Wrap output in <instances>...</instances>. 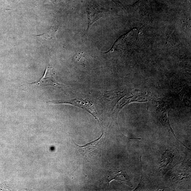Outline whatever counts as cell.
<instances>
[{"label":"cell","mask_w":191,"mask_h":191,"mask_svg":"<svg viewBox=\"0 0 191 191\" xmlns=\"http://www.w3.org/2000/svg\"><path fill=\"white\" fill-rule=\"evenodd\" d=\"M174 155L173 153L170 152V151H167L163 155V162H162V164L160 168L163 167H166L169 164L171 163L172 161L174 160Z\"/></svg>","instance_id":"obj_8"},{"label":"cell","mask_w":191,"mask_h":191,"mask_svg":"<svg viewBox=\"0 0 191 191\" xmlns=\"http://www.w3.org/2000/svg\"><path fill=\"white\" fill-rule=\"evenodd\" d=\"M76 59L78 62L79 64L81 65H84L85 64V56L83 55L80 53L78 54L76 56Z\"/></svg>","instance_id":"obj_9"},{"label":"cell","mask_w":191,"mask_h":191,"mask_svg":"<svg viewBox=\"0 0 191 191\" xmlns=\"http://www.w3.org/2000/svg\"><path fill=\"white\" fill-rule=\"evenodd\" d=\"M55 72L53 68L48 67L46 68L45 72L43 77L34 83H29L31 85L36 86H51L57 88H65L66 86L59 84L55 79Z\"/></svg>","instance_id":"obj_2"},{"label":"cell","mask_w":191,"mask_h":191,"mask_svg":"<svg viewBox=\"0 0 191 191\" xmlns=\"http://www.w3.org/2000/svg\"><path fill=\"white\" fill-rule=\"evenodd\" d=\"M87 17V28L86 33L88 32L91 26L99 19L102 18L106 13L105 9L99 5H90L86 10Z\"/></svg>","instance_id":"obj_3"},{"label":"cell","mask_w":191,"mask_h":191,"mask_svg":"<svg viewBox=\"0 0 191 191\" xmlns=\"http://www.w3.org/2000/svg\"><path fill=\"white\" fill-rule=\"evenodd\" d=\"M48 104H66L74 106L81 108L88 112L95 118L102 128L104 123L101 117L98 114L92 101L89 99H75L71 100H58L46 101Z\"/></svg>","instance_id":"obj_1"},{"label":"cell","mask_w":191,"mask_h":191,"mask_svg":"<svg viewBox=\"0 0 191 191\" xmlns=\"http://www.w3.org/2000/svg\"><path fill=\"white\" fill-rule=\"evenodd\" d=\"M107 179L109 183L114 180L132 187L129 178L125 171L116 170L111 172L107 176Z\"/></svg>","instance_id":"obj_5"},{"label":"cell","mask_w":191,"mask_h":191,"mask_svg":"<svg viewBox=\"0 0 191 191\" xmlns=\"http://www.w3.org/2000/svg\"><path fill=\"white\" fill-rule=\"evenodd\" d=\"M57 29L55 27L51 28L43 34H36L34 35L41 39H45L48 41H52L55 39Z\"/></svg>","instance_id":"obj_7"},{"label":"cell","mask_w":191,"mask_h":191,"mask_svg":"<svg viewBox=\"0 0 191 191\" xmlns=\"http://www.w3.org/2000/svg\"><path fill=\"white\" fill-rule=\"evenodd\" d=\"M141 172H142V176H141V180L140 181V183H139V184L138 186L136 188L134 189V191H135V190H138L139 188L140 187L141 185V184H142V177H143V173H142V157H141Z\"/></svg>","instance_id":"obj_10"},{"label":"cell","mask_w":191,"mask_h":191,"mask_svg":"<svg viewBox=\"0 0 191 191\" xmlns=\"http://www.w3.org/2000/svg\"><path fill=\"white\" fill-rule=\"evenodd\" d=\"M160 118L161 122H162L163 125L165 126V127H167V129H168L169 131H170V132L173 134L174 137L176 138V139L177 140L179 141L183 145L185 146L186 148H187L189 149L185 145H184L183 143H182L180 141H179L178 139H177V138L176 137L175 134H174L173 130L171 127L170 120H169L168 114V112H167V111H164L163 112H162V114L160 115Z\"/></svg>","instance_id":"obj_6"},{"label":"cell","mask_w":191,"mask_h":191,"mask_svg":"<svg viewBox=\"0 0 191 191\" xmlns=\"http://www.w3.org/2000/svg\"><path fill=\"white\" fill-rule=\"evenodd\" d=\"M104 132L100 136L99 138L96 140L92 141L89 143H87L84 146H80L75 143L78 148L79 150L83 155L87 156L93 155L96 152H97L99 146L100 144V141L102 137Z\"/></svg>","instance_id":"obj_4"}]
</instances>
